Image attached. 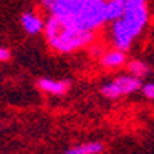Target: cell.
Here are the masks:
<instances>
[{
    "instance_id": "obj_1",
    "label": "cell",
    "mask_w": 154,
    "mask_h": 154,
    "mask_svg": "<svg viewBox=\"0 0 154 154\" xmlns=\"http://www.w3.org/2000/svg\"><path fill=\"white\" fill-rule=\"evenodd\" d=\"M41 2L51 15H58L83 29L93 31L109 20L105 0H41Z\"/></svg>"
},
{
    "instance_id": "obj_2",
    "label": "cell",
    "mask_w": 154,
    "mask_h": 154,
    "mask_svg": "<svg viewBox=\"0 0 154 154\" xmlns=\"http://www.w3.org/2000/svg\"><path fill=\"white\" fill-rule=\"evenodd\" d=\"M44 34L49 46L58 53H71L93 41V31L78 27L58 15H49L44 24Z\"/></svg>"
},
{
    "instance_id": "obj_3",
    "label": "cell",
    "mask_w": 154,
    "mask_h": 154,
    "mask_svg": "<svg viewBox=\"0 0 154 154\" xmlns=\"http://www.w3.org/2000/svg\"><path fill=\"white\" fill-rule=\"evenodd\" d=\"M147 22V5L146 0H125V10L122 17L113 20L112 37L119 49H129L132 41L140 34Z\"/></svg>"
},
{
    "instance_id": "obj_4",
    "label": "cell",
    "mask_w": 154,
    "mask_h": 154,
    "mask_svg": "<svg viewBox=\"0 0 154 154\" xmlns=\"http://www.w3.org/2000/svg\"><path fill=\"white\" fill-rule=\"evenodd\" d=\"M139 88H142L140 80L134 75H127V76H119L112 80L110 83L102 86V93L109 98H117V97L127 95V93H134Z\"/></svg>"
},
{
    "instance_id": "obj_5",
    "label": "cell",
    "mask_w": 154,
    "mask_h": 154,
    "mask_svg": "<svg viewBox=\"0 0 154 154\" xmlns=\"http://www.w3.org/2000/svg\"><path fill=\"white\" fill-rule=\"evenodd\" d=\"M39 88L46 93H53V95H63L68 91V82H59V80H48V78H42L37 82Z\"/></svg>"
},
{
    "instance_id": "obj_6",
    "label": "cell",
    "mask_w": 154,
    "mask_h": 154,
    "mask_svg": "<svg viewBox=\"0 0 154 154\" xmlns=\"http://www.w3.org/2000/svg\"><path fill=\"white\" fill-rule=\"evenodd\" d=\"M20 22H22V27L26 29V32H29V34H37V32H41L42 29H44V24H46V22H42V19L39 17V15L32 14V12L22 14Z\"/></svg>"
},
{
    "instance_id": "obj_7",
    "label": "cell",
    "mask_w": 154,
    "mask_h": 154,
    "mask_svg": "<svg viewBox=\"0 0 154 154\" xmlns=\"http://www.w3.org/2000/svg\"><path fill=\"white\" fill-rule=\"evenodd\" d=\"M125 10V0H107V19L110 22L122 17Z\"/></svg>"
},
{
    "instance_id": "obj_8",
    "label": "cell",
    "mask_w": 154,
    "mask_h": 154,
    "mask_svg": "<svg viewBox=\"0 0 154 154\" xmlns=\"http://www.w3.org/2000/svg\"><path fill=\"white\" fill-rule=\"evenodd\" d=\"M102 149H103V146L100 142H86V144L71 147L69 151H66V154H98Z\"/></svg>"
},
{
    "instance_id": "obj_9",
    "label": "cell",
    "mask_w": 154,
    "mask_h": 154,
    "mask_svg": "<svg viewBox=\"0 0 154 154\" xmlns=\"http://www.w3.org/2000/svg\"><path fill=\"white\" fill-rule=\"evenodd\" d=\"M102 63H103L105 66H109V68H117V66L125 63V54H124L122 49L112 51V53H109V54H105L103 58H102Z\"/></svg>"
},
{
    "instance_id": "obj_10",
    "label": "cell",
    "mask_w": 154,
    "mask_h": 154,
    "mask_svg": "<svg viewBox=\"0 0 154 154\" xmlns=\"http://www.w3.org/2000/svg\"><path fill=\"white\" fill-rule=\"evenodd\" d=\"M129 71H131V75L140 78V76H144V75L149 73V68H147L146 63H142V61H139V59H134V61L129 63Z\"/></svg>"
},
{
    "instance_id": "obj_11",
    "label": "cell",
    "mask_w": 154,
    "mask_h": 154,
    "mask_svg": "<svg viewBox=\"0 0 154 154\" xmlns=\"http://www.w3.org/2000/svg\"><path fill=\"white\" fill-rule=\"evenodd\" d=\"M142 93H144L147 98H154V83H146L142 86Z\"/></svg>"
},
{
    "instance_id": "obj_12",
    "label": "cell",
    "mask_w": 154,
    "mask_h": 154,
    "mask_svg": "<svg viewBox=\"0 0 154 154\" xmlns=\"http://www.w3.org/2000/svg\"><path fill=\"white\" fill-rule=\"evenodd\" d=\"M9 58H10V51L7 49V48H2V49H0V59H2V61H7Z\"/></svg>"
}]
</instances>
